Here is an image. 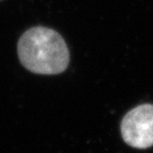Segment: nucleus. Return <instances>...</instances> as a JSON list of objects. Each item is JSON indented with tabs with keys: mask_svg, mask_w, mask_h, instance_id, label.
<instances>
[{
	"mask_svg": "<svg viewBox=\"0 0 153 153\" xmlns=\"http://www.w3.org/2000/svg\"><path fill=\"white\" fill-rule=\"evenodd\" d=\"M17 51L24 68L35 74H60L70 62L65 40L55 30L43 26L27 30L19 39Z\"/></svg>",
	"mask_w": 153,
	"mask_h": 153,
	"instance_id": "1",
	"label": "nucleus"
},
{
	"mask_svg": "<svg viewBox=\"0 0 153 153\" xmlns=\"http://www.w3.org/2000/svg\"><path fill=\"white\" fill-rule=\"evenodd\" d=\"M122 138L134 148L153 145V105L145 103L128 111L120 124Z\"/></svg>",
	"mask_w": 153,
	"mask_h": 153,
	"instance_id": "2",
	"label": "nucleus"
}]
</instances>
